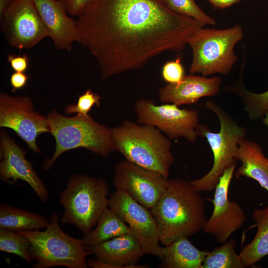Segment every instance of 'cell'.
Instances as JSON below:
<instances>
[{
    "instance_id": "4",
    "label": "cell",
    "mask_w": 268,
    "mask_h": 268,
    "mask_svg": "<svg viewBox=\"0 0 268 268\" xmlns=\"http://www.w3.org/2000/svg\"><path fill=\"white\" fill-rule=\"evenodd\" d=\"M47 117L50 133L56 140V148L53 156L44 162V170L51 169L60 155L73 149L84 148L104 157L116 151L111 128L95 121L89 115L67 117L53 110Z\"/></svg>"
},
{
    "instance_id": "3",
    "label": "cell",
    "mask_w": 268,
    "mask_h": 268,
    "mask_svg": "<svg viewBox=\"0 0 268 268\" xmlns=\"http://www.w3.org/2000/svg\"><path fill=\"white\" fill-rule=\"evenodd\" d=\"M111 132L116 151L127 160L168 178L175 161L172 142L159 129L125 120Z\"/></svg>"
},
{
    "instance_id": "18",
    "label": "cell",
    "mask_w": 268,
    "mask_h": 268,
    "mask_svg": "<svg viewBox=\"0 0 268 268\" xmlns=\"http://www.w3.org/2000/svg\"><path fill=\"white\" fill-rule=\"evenodd\" d=\"M221 83L218 76L207 78L193 74L185 75L180 82L168 83L160 88L159 98L162 103H173L179 107L195 104L202 97L218 94Z\"/></svg>"
},
{
    "instance_id": "7",
    "label": "cell",
    "mask_w": 268,
    "mask_h": 268,
    "mask_svg": "<svg viewBox=\"0 0 268 268\" xmlns=\"http://www.w3.org/2000/svg\"><path fill=\"white\" fill-rule=\"evenodd\" d=\"M60 218L53 213L45 230L20 231L30 243L29 252L36 261L34 268L65 267L68 268H87L86 258L89 255L81 239L73 238L60 227Z\"/></svg>"
},
{
    "instance_id": "36",
    "label": "cell",
    "mask_w": 268,
    "mask_h": 268,
    "mask_svg": "<svg viewBox=\"0 0 268 268\" xmlns=\"http://www.w3.org/2000/svg\"><path fill=\"white\" fill-rule=\"evenodd\" d=\"M161 0V1H164V0Z\"/></svg>"
},
{
    "instance_id": "21",
    "label": "cell",
    "mask_w": 268,
    "mask_h": 268,
    "mask_svg": "<svg viewBox=\"0 0 268 268\" xmlns=\"http://www.w3.org/2000/svg\"><path fill=\"white\" fill-rule=\"evenodd\" d=\"M252 217L257 231L252 241L246 244L239 254L246 268L251 267L268 255V205L255 209Z\"/></svg>"
},
{
    "instance_id": "25",
    "label": "cell",
    "mask_w": 268,
    "mask_h": 268,
    "mask_svg": "<svg viewBox=\"0 0 268 268\" xmlns=\"http://www.w3.org/2000/svg\"><path fill=\"white\" fill-rule=\"evenodd\" d=\"M236 246L235 239L231 238L208 251L203 259L202 268H246L240 255L236 252Z\"/></svg>"
},
{
    "instance_id": "2",
    "label": "cell",
    "mask_w": 268,
    "mask_h": 268,
    "mask_svg": "<svg viewBox=\"0 0 268 268\" xmlns=\"http://www.w3.org/2000/svg\"><path fill=\"white\" fill-rule=\"evenodd\" d=\"M150 210L156 222L160 242L165 246L195 234L207 221L202 196L191 181L180 178L168 179L164 193Z\"/></svg>"
},
{
    "instance_id": "35",
    "label": "cell",
    "mask_w": 268,
    "mask_h": 268,
    "mask_svg": "<svg viewBox=\"0 0 268 268\" xmlns=\"http://www.w3.org/2000/svg\"><path fill=\"white\" fill-rule=\"evenodd\" d=\"M262 123L268 127V110L265 113L264 117L261 119Z\"/></svg>"
},
{
    "instance_id": "20",
    "label": "cell",
    "mask_w": 268,
    "mask_h": 268,
    "mask_svg": "<svg viewBox=\"0 0 268 268\" xmlns=\"http://www.w3.org/2000/svg\"><path fill=\"white\" fill-rule=\"evenodd\" d=\"M163 249L164 256L159 267L165 268H202L208 252L197 248L188 237L177 239Z\"/></svg>"
},
{
    "instance_id": "29",
    "label": "cell",
    "mask_w": 268,
    "mask_h": 268,
    "mask_svg": "<svg viewBox=\"0 0 268 268\" xmlns=\"http://www.w3.org/2000/svg\"><path fill=\"white\" fill-rule=\"evenodd\" d=\"M181 58L166 63L162 67L163 79L170 84H176L182 80L185 76L184 68L181 62Z\"/></svg>"
},
{
    "instance_id": "6",
    "label": "cell",
    "mask_w": 268,
    "mask_h": 268,
    "mask_svg": "<svg viewBox=\"0 0 268 268\" xmlns=\"http://www.w3.org/2000/svg\"><path fill=\"white\" fill-rule=\"evenodd\" d=\"M205 107L217 117L220 130L218 133L212 132L206 126L200 124L197 128L198 136L206 139L213 155V164L209 171L201 178L191 181L198 192L214 190L224 172L236 165L239 143L246 136V130L215 102L208 100Z\"/></svg>"
},
{
    "instance_id": "34",
    "label": "cell",
    "mask_w": 268,
    "mask_h": 268,
    "mask_svg": "<svg viewBox=\"0 0 268 268\" xmlns=\"http://www.w3.org/2000/svg\"><path fill=\"white\" fill-rule=\"evenodd\" d=\"M12 0H0V17H1Z\"/></svg>"
},
{
    "instance_id": "19",
    "label": "cell",
    "mask_w": 268,
    "mask_h": 268,
    "mask_svg": "<svg viewBox=\"0 0 268 268\" xmlns=\"http://www.w3.org/2000/svg\"><path fill=\"white\" fill-rule=\"evenodd\" d=\"M236 158L242 163L235 173L236 178L245 177L255 180L268 192V158L262 147L244 138L239 143Z\"/></svg>"
},
{
    "instance_id": "12",
    "label": "cell",
    "mask_w": 268,
    "mask_h": 268,
    "mask_svg": "<svg viewBox=\"0 0 268 268\" xmlns=\"http://www.w3.org/2000/svg\"><path fill=\"white\" fill-rule=\"evenodd\" d=\"M0 18L7 42L19 50L31 48L48 37L34 0H12Z\"/></svg>"
},
{
    "instance_id": "9",
    "label": "cell",
    "mask_w": 268,
    "mask_h": 268,
    "mask_svg": "<svg viewBox=\"0 0 268 268\" xmlns=\"http://www.w3.org/2000/svg\"><path fill=\"white\" fill-rule=\"evenodd\" d=\"M134 108L138 124L153 126L169 138L183 137L190 142H196L199 125L197 110L181 109L173 103L156 105L154 101L144 99L137 100Z\"/></svg>"
},
{
    "instance_id": "22",
    "label": "cell",
    "mask_w": 268,
    "mask_h": 268,
    "mask_svg": "<svg viewBox=\"0 0 268 268\" xmlns=\"http://www.w3.org/2000/svg\"><path fill=\"white\" fill-rule=\"evenodd\" d=\"M50 223L44 215L11 205H0V228L15 232L45 228Z\"/></svg>"
},
{
    "instance_id": "32",
    "label": "cell",
    "mask_w": 268,
    "mask_h": 268,
    "mask_svg": "<svg viewBox=\"0 0 268 268\" xmlns=\"http://www.w3.org/2000/svg\"><path fill=\"white\" fill-rule=\"evenodd\" d=\"M29 77L24 72H14L11 74L9 78L10 84L12 87L11 92H15L27 84Z\"/></svg>"
},
{
    "instance_id": "10",
    "label": "cell",
    "mask_w": 268,
    "mask_h": 268,
    "mask_svg": "<svg viewBox=\"0 0 268 268\" xmlns=\"http://www.w3.org/2000/svg\"><path fill=\"white\" fill-rule=\"evenodd\" d=\"M0 127L12 130L34 152H41L36 143L38 136L50 133L47 117L34 109L28 96H12L0 93Z\"/></svg>"
},
{
    "instance_id": "33",
    "label": "cell",
    "mask_w": 268,
    "mask_h": 268,
    "mask_svg": "<svg viewBox=\"0 0 268 268\" xmlns=\"http://www.w3.org/2000/svg\"><path fill=\"white\" fill-rule=\"evenodd\" d=\"M215 8L223 9L239 2L241 0H208Z\"/></svg>"
},
{
    "instance_id": "16",
    "label": "cell",
    "mask_w": 268,
    "mask_h": 268,
    "mask_svg": "<svg viewBox=\"0 0 268 268\" xmlns=\"http://www.w3.org/2000/svg\"><path fill=\"white\" fill-rule=\"evenodd\" d=\"M48 33L59 50L70 51L78 41L77 20L68 17L60 0H34Z\"/></svg>"
},
{
    "instance_id": "17",
    "label": "cell",
    "mask_w": 268,
    "mask_h": 268,
    "mask_svg": "<svg viewBox=\"0 0 268 268\" xmlns=\"http://www.w3.org/2000/svg\"><path fill=\"white\" fill-rule=\"evenodd\" d=\"M89 255L112 268H147V265H137L144 255L141 245L131 233L121 235L100 243L86 247Z\"/></svg>"
},
{
    "instance_id": "31",
    "label": "cell",
    "mask_w": 268,
    "mask_h": 268,
    "mask_svg": "<svg viewBox=\"0 0 268 268\" xmlns=\"http://www.w3.org/2000/svg\"><path fill=\"white\" fill-rule=\"evenodd\" d=\"M7 60L15 72H24L28 67L29 59L26 54H9L7 56Z\"/></svg>"
},
{
    "instance_id": "15",
    "label": "cell",
    "mask_w": 268,
    "mask_h": 268,
    "mask_svg": "<svg viewBox=\"0 0 268 268\" xmlns=\"http://www.w3.org/2000/svg\"><path fill=\"white\" fill-rule=\"evenodd\" d=\"M0 178L8 183L17 180L27 183L37 196L40 201L45 202L49 192L42 180L34 170L22 149L4 130L0 133Z\"/></svg>"
},
{
    "instance_id": "26",
    "label": "cell",
    "mask_w": 268,
    "mask_h": 268,
    "mask_svg": "<svg viewBox=\"0 0 268 268\" xmlns=\"http://www.w3.org/2000/svg\"><path fill=\"white\" fill-rule=\"evenodd\" d=\"M30 243L28 238L17 232L0 228V250L19 257L31 263Z\"/></svg>"
},
{
    "instance_id": "27",
    "label": "cell",
    "mask_w": 268,
    "mask_h": 268,
    "mask_svg": "<svg viewBox=\"0 0 268 268\" xmlns=\"http://www.w3.org/2000/svg\"><path fill=\"white\" fill-rule=\"evenodd\" d=\"M164 2L173 12L194 18L202 27L205 24L216 23L215 19L204 13L195 0H164Z\"/></svg>"
},
{
    "instance_id": "14",
    "label": "cell",
    "mask_w": 268,
    "mask_h": 268,
    "mask_svg": "<svg viewBox=\"0 0 268 268\" xmlns=\"http://www.w3.org/2000/svg\"><path fill=\"white\" fill-rule=\"evenodd\" d=\"M236 165L226 170L220 177L212 200L213 209L202 230L213 236L220 243L226 242L231 234L240 229L247 220L242 207L229 201L228 190Z\"/></svg>"
},
{
    "instance_id": "23",
    "label": "cell",
    "mask_w": 268,
    "mask_h": 268,
    "mask_svg": "<svg viewBox=\"0 0 268 268\" xmlns=\"http://www.w3.org/2000/svg\"><path fill=\"white\" fill-rule=\"evenodd\" d=\"M127 233L132 234L129 226L108 207L100 217L95 228L84 233L80 239L88 247Z\"/></svg>"
},
{
    "instance_id": "8",
    "label": "cell",
    "mask_w": 268,
    "mask_h": 268,
    "mask_svg": "<svg viewBox=\"0 0 268 268\" xmlns=\"http://www.w3.org/2000/svg\"><path fill=\"white\" fill-rule=\"evenodd\" d=\"M243 36L239 24L224 29L197 30L188 41L193 51L190 73L204 76L217 73L228 74L238 59L234 47Z\"/></svg>"
},
{
    "instance_id": "5",
    "label": "cell",
    "mask_w": 268,
    "mask_h": 268,
    "mask_svg": "<svg viewBox=\"0 0 268 268\" xmlns=\"http://www.w3.org/2000/svg\"><path fill=\"white\" fill-rule=\"evenodd\" d=\"M108 191L107 183L102 177L72 175L60 196L64 209L61 222L72 224L84 234L90 231L109 207Z\"/></svg>"
},
{
    "instance_id": "1",
    "label": "cell",
    "mask_w": 268,
    "mask_h": 268,
    "mask_svg": "<svg viewBox=\"0 0 268 268\" xmlns=\"http://www.w3.org/2000/svg\"><path fill=\"white\" fill-rule=\"evenodd\" d=\"M78 41L107 79L138 69L166 51L183 50L202 28L159 0H94L78 16Z\"/></svg>"
},
{
    "instance_id": "11",
    "label": "cell",
    "mask_w": 268,
    "mask_h": 268,
    "mask_svg": "<svg viewBox=\"0 0 268 268\" xmlns=\"http://www.w3.org/2000/svg\"><path fill=\"white\" fill-rule=\"evenodd\" d=\"M109 207L129 226L144 254L163 258L164 249L159 244L156 222L150 209L127 193L117 190L110 196Z\"/></svg>"
},
{
    "instance_id": "13",
    "label": "cell",
    "mask_w": 268,
    "mask_h": 268,
    "mask_svg": "<svg viewBox=\"0 0 268 268\" xmlns=\"http://www.w3.org/2000/svg\"><path fill=\"white\" fill-rule=\"evenodd\" d=\"M114 170L113 182L116 190L127 193L149 209L166 189L168 179L127 160L118 163Z\"/></svg>"
},
{
    "instance_id": "28",
    "label": "cell",
    "mask_w": 268,
    "mask_h": 268,
    "mask_svg": "<svg viewBox=\"0 0 268 268\" xmlns=\"http://www.w3.org/2000/svg\"><path fill=\"white\" fill-rule=\"evenodd\" d=\"M102 97L94 93L90 89L86 90L79 95L76 104L67 105L65 109L66 114H76L84 116L88 115L92 107L95 105L99 107Z\"/></svg>"
},
{
    "instance_id": "30",
    "label": "cell",
    "mask_w": 268,
    "mask_h": 268,
    "mask_svg": "<svg viewBox=\"0 0 268 268\" xmlns=\"http://www.w3.org/2000/svg\"><path fill=\"white\" fill-rule=\"evenodd\" d=\"M67 12L72 16H78L94 0H60Z\"/></svg>"
},
{
    "instance_id": "24",
    "label": "cell",
    "mask_w": 268,
    "mask_h": 268,
    "mask_svg": "<svg viewBox=\"0 0 268 268\" xmlns=\"http://www.w3.org/2000/svg\"><path fill=\"white\" fill-rule=\"evenodd\" d=\"M245 62V60L243 61L237 81L232 86H225V90L234 93L241 100L249 119L252 120L262 119L268 110V90L263 93H256L245 88L242 81Z\"/></svg>"
}]
</instances>
